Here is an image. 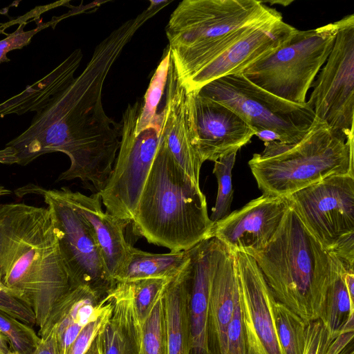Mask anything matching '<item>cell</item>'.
I'll return each mask as SVG.
<instances>
[{
    "label": "cell",
    "mask_w": 354,
    "mask_h": 354,
    "mask_svg": "<svg viewBox=\"0 0 354 354\" xmlns=\"http://www.w3.org/2000/svg\"><path fill=\"white\" fill-rule=\"evenodd\" d=\"M151 18L147 10L112 31L95 47L85 68L41 111L30 126L6 147H12L24 166L52 152L67 155L71 165L57 181L80 179L100 193L106 185L119 149L122 124L105 113L104 81L124 46Z\"/></svg>",
    "instance_id": "obj_1"
},
{
    "label": "cell",
    "mask_w": 354,
    "mask_h": 354,
    "mask_svg": "<svg viewBox=\"0 0 354 354\" xmlns=\"http://www.w3.org/2000/svg\"><path fill=\"white\" fill-rule=\"evenodd\" d=\"M0 281L32 308L39 329L70 290L48 207L0 204Z\"/></svg>",
    "instance_id": "obj_2"
},
{
    "label": "cell",
    "mask_w": 354,
    "mask_h": 354,
    "mask_svg": "<svg viewBox=\"0 0 354 354\" xmlns=\"http://www.w3.org/2000/svg\"><path fill=\"white\" fill-rule=\"evenodd\" d=\"M135 234L171 252L212 238L206 198L160 140L131 221Z\"/></svg>",
    "instance_id": "obj_3"
},
{
    "label": "cell",
    "mask_w": 354,
    "mask_h": 354,
    "mask_svg": "<svg viewBox=\"0 0 354 354\" xmlns=\"http://www.w3.org/2000/svg\"><path fill=\"white\" fill-rule=\"evenodd\" d=\"M283 19L258 0H184L166 26L170 57L183 84L255 25Z\"/></svg>",
    "instance_id": "obj_4"
},
{
    "label": "cell",
    "mask_w": 354,
    "mask_h": 354,
    "mask_svg": "<svg viewBox=\"0 0 354 354\" xmlns=\"http://www.w3.org/2000/svg\"><path fill=\"white\" fill-rule=\"evenodd\" d=\"M252 257L277 301L306 322L322 318L329 254L291 206L266 246Z\"/></svg>",
    "instance_id": "obj_5"
},
{
    "label": "cell",
    "mask_w": 354,
    "mask_h": 354,
    "mask_svg": "<svg viewBox=\"0 0 354 354\" xmlns=\"http://www.w3.org/2000/svg\"><path fill=\"white\" fill-rule=\"evenodd\" d=\"M264 147L248 162L264 195L288 197L330 176H354V138L317 118L298 143L273 141Z\"/></svg>",
    "instance_id": "obj_6"
},
{
    "label": "cell",
    "mask_w": 354,
    "mask_h": 354,
    "mask_svg": "<svg viewBox=\"0 0 354 354\" xmlns=\"http://www.w3.org/2000/svg\"><path fill=\"white\" fill-rule=\"evenodd\" d=\"M336 23L299 30L281 47L241 73L249 81L286 101L303 104L308 91L331 52Z\"/></svg>",
    "instance_id": "obj_7"
},
{
    "label": "cell",
    "mask_w": 354,
    "mask_h": 354,
    "mask_svg": "<svg viewBox=\"0 0 354 354\" xmlns=\"http://www.w3.org/2000/svg\"><path fill=\"white\" fill-rule=\"evenodd\" d=\"M198 92L234 111L256 132L272 131L279 142L295 145L311 127L315 115L307 102L299 104L266 91L237 73L216 79Z\"/></svg>",
    "instance_id": "obj_8"
},
{
    "label": "cell",
    "mask_w": 354,
    "mask_h": 354,
    "mask_svg": "<svg viewBox=\"0 0 354 354\" xmlns=\"http://www.w3.org/2000/svg\"><path fill=\"white\" fill-rule=\"evenodd\" d=\"M140 109L141 102H136L123 112L118 154L108 183L99 193L105 211L129 223L156 153L162 121L137 133Z\"/></svg>",
    "instance_id": "obj_9"
},
{
    "label": "cell",
    "mask_w": 354,
    "mask_h": 354,
    "mask_svg": "<svg viewBox=\"0 0 354 354\" xmlns=\"http://www.w3.org/2000/svg\"><path fill=\"white\" fill-rule=\"evenodd\" d=\"M19 195L43 196L53 221L59 248L71 287L86 286L105 297L116 285L104 264L101 252L86 221L65 199L59 189L33 185L20 188Z\"/></svg>",
    "instance_id": "obj_10"
},
{
    "label": "cell",
    "mask_w": 354,
    "mask_h": 354,
    "mask_svg": "<svg viewBox=\"0 0 354 354\" xmlns=\"http://www.w3.org/2000/svg\"><path fill=\"white\" fill-rule=\"evenodd\" d=\"M335 23L337 34L331 52L306 102L315 118L351 138H354V15Z\"/></svg>",
    "instance_id": "obj_11"
},
{
    "label": "cell",
    "mask_w": 354,
    "mask_h": 354,
    "mask_svg": "<svg viewBox=\"0 0 354 354\" xmlns=\"http://www.w3.org/2000/svg\"><path fill=\"white\" fill-rule=\"evenodd\" d=\"M288 198L304 226L328 253L354 234V176H328Z\"/></svg>",
    "instance_id": "obj_12"
},
{
    "label": "cell",
    "mask_w": 354,
    "mask_h": 354,
    "mask_svg": "<svg viewBox=\"0 0 354 354\" xmlns=\"http://www.w3.org/2000/svg\"><path fill=\"white\" fill-rule=\"evenodd\" d=\"M232 253L247 354H283L274 323L276 299L253 257Z\"/></svg>",
    "instance_id": "obj_13"
},
{
    "label": "cell",
    "mask_w": 354,
    "mask_h": 354,
    "mask_svg": "<svg viewBox=\"0 0 354 354\" xmlns=\"http://www.w3.org/2000/svg\"><path fill=\"white\" fill-rule=\"evenodd\" d=\"M290 207L288 197L262 194L214 223L212 237L252 257L266 246Z\"/></svg>",
    "instance_id": "obj_14"
},
{
    "label": "cell",
    "mask_w": 354,
    "mask_h": 354,
    "mask_svg": "<svg viewBox=\"0 0 354 354\" xmlns=\"http://www.w3.org/2000/svg\"><path fill=\"white\" fill-rule=\"evenodd\" d=\"M160 136L179 167L199 185L203 163L196 145L192 91L187 92L170 57Z\"/></svg>",
    "instance_id": "obj_15"
},
{
    "label": "cell",
    "mask_w": 354,
    "mask_h": 354,
    "mask_svg": "<svg viewBox=\"0 0 354 354\" xmlns=\"http://www.w3.org/2000/svg\"><path fill=\"white\" fill-rule=\"evenodd\" d=\"M296 30L283 19L260 24L197 71L183 86L187 92L198 91L216 79L241 73L281 47Z\"/></svg>",
    "instance_id": "obj_16"
},
{
    "label": "cell",
    "mask_w": 354,
    "mask_h": 354,
    "mask_svg": "<svg viewBox=\"0 0 354 354\" xmlns=\"http://www.w3.org/2000/svg\"><path fill=\"white\" fill-rule=\"evenodd\" d=\"M192 105L196 145L203 162L237 152L255 136L234 111L198 91H192Z\"/></svg>",
    "instance_id": "obj_17"
},
{
    "label": "cell",
    "mask_w": 354,
    "mask_h": 354,
    "mask_svg": "<svg viewBox=\"0 0 354 354\" xmlns=\"http://www.w3.org/2000/svg\"><path fill=\"white\" fill-rule=\"evenodd\" d=\"M59 190L89 225L106 268L115 281L129 257L131 245L127 242L124 232L129 223L104 212L99 193L86 196L66 187Z\"/></svg>",
    "instance_id": "obj_18"
},
{
    "label": "cell",
    "mask_w": 354,
    "mask_h": 354,
    "mask_svg": "<svg viewBox=\"0 0 354 354\" xmlns=\"http://www.w3.org/2000/svg\"><path fill=\"white\" fill-rule=\"evenodd\" d=\"M221 241L205 239L188 250L190 265V354H210L208 310L213 270Z\"/></svg>",
    "instance_id": "obj_19"
},
{
    "label": "cell",
    "mask_w": 354,
    "mask_h": 354,
    "mask_svg": "<svg viewBox=\"0 0 354 354\" xmlns=\"http://www.w3.org/2000/svg\"><path fill=\"white\" fill-rule=\"evenodd\" d=\"M109 304L108 294L102 297L86 286L71 287L55 305L47 322L39 329V335L52 330L57 354H66L80 331L97 318Z\"/></svg>",
    "instance_id": "obj_20"
},
{
    "label": "cell",
    "mask_w": 354,
    "mask_h": 354,
    "mask_svg": "<svg viewBox=\"0 0 354 354\" xmlns=\"http://www.w3.org/2000/svg\"><path fill=\"white\" fill-rule=\"evenodd\" d=\"M238 292L234 254L221 242L209 301L207 334L210 354H225L227 330Z\"/></svg>",
    "instance_id": "obj_21"
},
{
    "label": "cell",
    "mask_w": 354,
    "mask_h": 354,
    "mask_svg": "<svg viewBox=\"0 0 354 354\" xmlns=\"http://www.w3.org/2000/svg\"><path fill=\"white\" fill-rule=\"evenodd\" d=\"M112 313L100 333L102 354H138L142 325L133 306L129 283H117L109 292Z\"/></svg>",
    "instance_id": "obj_22"
},
{
    "label": "cell",
    "mask_w": 354,
    "mask_h": 354,
    "mask_svg": "<svg viewBox=\"0 0 354 354\" xmlns=\"http://www.w3.org/2000/svg\"><path fill=\"white\" fill-rule=\"evenodd\" d=\"M81 49H76L39 81L24 91L0 103V118L10 114L18 115L43 109L58 93L74 80V74L82 59Z\"/></svg>",
    "instance_id": "obj_23"
},
{
    "label": "cell",
    "mask_w": 354,
    "mask_h": 354,
    "mask_svg": "<svg viewBox=\"0 0 354 354\" xmlns=\"http://www.w3.org/2000/svg\"><path fill=\"white\" fill-rule=\"evenodd\" d=\"M189 260L163 292L167 354H190Z\"/></svg>",
    "instance_id": "obj_24"
},
{
    "label": "cell",
    "mask_w": 354,
    "mask_h": 354,
    "mask_svg": "<svg viewBox=\"0 0 354 354\" xmlns=\"http://www.w3.org/2000/svg\"><path fill=\"white\" fill-rule=\"evenodd\" d=\"M328 254L329 282L320 320L328 335L335 337L342 333L354 330V301L345 284L342 265L334 254Z\"/></svg>",
    "instance_id": "obj_25"
},
{
    "label": "cell",
    "mask_w": 354,
    "mask_h": 354,
    "mask_svg": "<svg viewBox=\"0 0 354 354\" xmlns=\"http://www.w3.org/2000/svg\"><path fill=\"white\" fill-rule=\"evenodd\" d=\"M189 260L187 250L154 254L131 245L129 257L115 281L117 283L149 278L171 279L183 269Z\"/></svg>",
    "instance_id": "obj_26"
},
{
    "label": "cell",
    "mask_w": 354,
    "mask_h": 354,
    "mask_svg": "<svg viewBox=\"0 0 354 354\" xmlns=\"http://www.w3.org/2000/svg\"><path fill=\"white\" fill-rule=\"evenodd\" d=\"M274 316L283 354H304L308 322L277 300Z\"/></svg>",
    "instance_id": "obj_27"
},
{
    "label": "cell",
    "mask_w": 354,
    "mask_h": 354,
    "mask_svg": "<svg viewBox=\"0 0 354 354\" xmlns=\"http://www.w3.org/2000/svg\"><path fill=\"white\" fill-rule=\"evenodd\" d=\"M169 62L170 50L167 48L163 53L151 79L144 99L141 102L140 112L136 129L137 133L153 126L162 118L161 111L158 113L157 109L166 87Z\"/></svg>",
    "instance_id": "obj_28"
},
{
    "label": "cell",
    "mask_w": 354,
    "mask_h": 354,
    "mask_svg": "<svg viewBox=\"0 0 354 354\" xmlns=\"http://www.w3.org/2000/svg\"><path fill=\"white\" fill-rule=\"evenodd\" d=\"M163 292L142 324L138 354H167Z\"/></svg>",
    "instance_id": "obj_29"
},
{
    "label": "cell",
    "mask_w": 354,
    "mask_h": 354,
    "mask_svg": "<svg viewBox=\"0 0 354 354\" xmlns=\"http://www.w3.org/2000/svg\"><path fill=\"white\" fill-rule=\"evenodd\" d=\"M237 152H232L219 158L214 162L213 174L218 182V193L215 205L212 207L209 218L212 221L223 219L230 212L233 199L232 171L234 167Z\"/></svg>",
    "instance_id": "obj_30"
},
{
    "label": "cell",
    "mask_w": 354,
    "mask_h": 354,
    "mask_svg": "<svg viewBox=\"0 0 354 354\" xmlns=\"http://www.w3.org/2000/svg\"><path fill=\"white\" fill-rule=\"evenodd\" d=\"M0 333L7 338L14 354H32L41 340L32 327L1 310Z\"/></svg>",
    "instance_id": "obj_31"
},
{
    "label": "cell",
    "mask_w": 354,
    "mask_h": 354,
    "mask_svg": "<svg viewBox=\"0 0 354 354\" xmlns=\"http://www.w3.org/2000/svg\"><path fill=\"white\" fill-rule=\"evenodd\" d=\"M170 279L149 278L129 283L133 297L134 309L142 325Z\"/></svg>",
    "instance_id": "obj_32"
},
{
    "label": "cell",
    "mask_w": 354,
    "mask_h": 354,
    "mask_svg": "<svg viewBox=\"0 0 354 354\" xmlns=\"http://www.w3.org/2000/svg\"><path fill=\"white\" fill-rule=\"evenodd\" d=\"M109 298L110 304L108 307L97 318L88 323L80 331L70 346L66 354H84L86 352L93 341L111 317L112 313V301L110 296Z\"/></svg>",
    "instance_id": "obj_33"
},
{
    "label": "cell",
    "mask_w": 354,
    "mask_h": 354,
    "mask_svg": "<svg viewBox=\"0 0 354 354\" xmlns=\"http://www.w3.org/2000/svg\"><path fill=\"white\" fill-rule=\"evenodd\" d=\"M0 310L29 325L36 324L32 308L0 281Z\"/></svg>",
    "instance_id": "obj_34"
},
{
    "label": "cell",
    "mask_w": 354,
    "mask_h": 354,
    "mask_svg": "<svg viewBox=\"0 0 354 354\" xmlns=\"http://www.w3.org/2000/svg\"><path fill=\"white\" fill-rule=\"evenodd\" d=\"M25 25L26 24L21 23L15 32L0 40V63L9 62L10 59L7 54L10 51L21 49L27 46L33 36L46 26L45 24H40L35 29L25 31Z\"/></svg>",
    "instance_id": "obj_35"
},
{
    "label": "cell",
    "mask_w": 354,
    "mask_h": 354,
    "mask_svg": "<svg viewBox=\"0 0 354 354\" xmlns=\"http://www.w3.org/2000/svg\"><path fill=\"white\" fill-rule=\"evenodd\" d=\"M354 331L344 332L330 338L326 333L319 354H354Z\"/></svg>",
    "instance_id": "obj_36"
},
{
    "label": "cell",
    "mask_w": 354,
    "mask_h": 354,
    "mask_svg": "<svg viewBox=\"0 0 354 354\" xmlns=\"http://www.w3.org/2000/svg\"><path fill=\"white\" fill-rule=\"evenodd\" d=\"M326 335L320 319L308 322L304 354H319Z\"/></svg>",
    "instance_id": "obj_37"
},
{
    "label": "cell",
    "mask_w": 354,
    "mask_h": 354,
    "mask_svg": "<svg viewBox=\"0 0 354 354\" xmlns=\"http://www.w3.org/2000/svg\"><path fill=\"white\" fill-rule=\"evenodd\" d=\"M328 253L338 259L344 270L354 269V234L344 238Z\"/></svg>",
    "instance_id": "obj_38"
},
{
    "label": "cell",
    "mask_w": 354,
    "mask_h": 354,
    "mask_svg": "<svg viewBox=\"0 0 354 354\" xmlns=\"http://www.w3.org/2000/svg\"><path fill=\"white\" fill-rule=\"evenodd\" d=\"M40 342L32 354H57V342L52 330L40 336Z\"/></svg>",
    "instance_id": "obj_39"
},
{
    "label": "cell",
    "mask_w": 354,
    "mask_h": 354,
    "mask_svg": "<svg viewBox=\"0 0 354 354\" xmlns=\"http://www.w3.org/2000/svg\"><path fill=\"white\" fill-rule=\"evenodd\" d=\"M18 159L15 150L10 147H6L0 149V164H17Z\"/></svg>",
    "instance_id": "obj_40"
},
{
    "label": "cell",
    "mask_w": 354,
    "mask_h": 354,
    "mask_svg": "<svg viewBox=\"0 0 354 354\" xmlns=\"http://www.w3.org/2000/svg\"><path fill=\"white\" fill-rule=\"evenodd\" d=\"M255 136H257L261 140L263 141L264 143L279 141V136L275 132L268 129L258 131L256 132Z\"/></svg>",
    "instance_id": "obj_41"
},
{
    "label": "cell",
    "mask_w": 354,
    "mask_h": 354,
    "mask_svg": "<svg viewBox=\"0 0 354 354\" xmlns=\"http://www.w3.org/2000/svg\"><path fill=\"white\" fill-rule=\"evenodd\" d=\"M100 333L93 341L88 349L84 354H102L101 350Z\"/></svg>",
    "instance_id": "obj_42"
},
{
    "label": "cell",
    "mask_w": 354,
    "mask_h": 354,
    "mask_svg": "<svg viewBox=\"0 0 354 354\" xmlns=\"http://www.w3.org/2000/svg\"><path fill=\"white\" fill-rule=\"evenodd\" d=\"M0 354H14L7 338L0 333Z\"/></svg>",
    "instance_id": "obj_43"
},
{
    "label": "cell",
    "mask_w": 354,
    "mask_h": 354,
    "mask_svg": "<svg viewBox=\"0 0 354 354\" xmlns=\"http://www.w3.org/2000/svg\"><path fill=\"white\" fill-rule=\"evenodd\" d=\"M12 193V191L6 188L5 187L0 185V196L8 195Z\"/></svg>",
    "instance_id": "obj_44"
}]
</instances>
